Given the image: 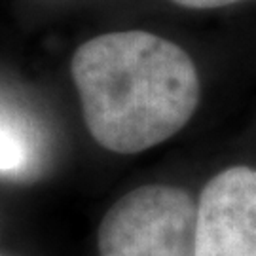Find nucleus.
I'll use <instances>...</instances> for the list:
<instances>
[{
    "instance_id": "obj_3",
    "label": "nucleus",
    "mask_w": 256,
    "mask_h": 256,
    "mask_svg": "<svg viewBox=\"0 0 256 256\" xmlns=\"http://www.w3.org/2000/svg\"><path fill=\"white\" fill-rule=\"evenodd\" d=\"M196 256H256V169L230 167L203 188Z\"/></svg>"
},
{
    "instance_id": "obj_2",
    "label": "nucleus",
    "mask_w": 256,
    "mask_h": 256,
    "mask_svg": "<svg viewBox=\"0 0 256 256\" xmlns=\"http://www.w3.org/2000/svg\"><path fill=\"white\" fill-rule=\"evenodd\" d=\"M198 205L173 186H140L114 203L99 226L101 256H196Z\"/></svg>"
},
{
    "instance_id": "obj_5",
    "label": "nucleus",
    "mask_w": 256,
    "mask_h": 256,
    "mask_svg": "<svg viewBox=\"0 0 256 256\" xmlns=\"http://www.w3.org/2000/svg\"><path fill=\"white\" fill-rule=\"evenodd\" d=\"M176 4H180L184 8H194V10H207V8H220V6H228L239 0H173Z\"/></svg>"
},
{
    "instance_id": "obj_1",
    "label": "nucleus",
    "mask_w": 256,
    "mask_h": 256,
    "mask_svg": "<svg viewBox=\"0 0 256 256\" xmlns=\"http://www.w3.org/2000/svg\"><path fill=\"white\" fill-rule=\"evenodd\" d=\"M86 126L110 152L137 154L173 137L200 101L190 55L144 30L88 40L70 61Z\"/></svg>"
},
{
    "instance_id": "obj_4",
    "label": "nucleus",
    "mask_w": 256,
    "mask_h": 256,
    "mask_svg": "<svg viewBox=\"0 0 256 256\" xmlns=\"http://www.w3.org/2000/svg\"><path fill=\"white\" fill-rule=\"evenodd\" d=\"M40 135L21 112L0 102V174L25 176L38 164Z\"/></svg>"
}]
</instances>
